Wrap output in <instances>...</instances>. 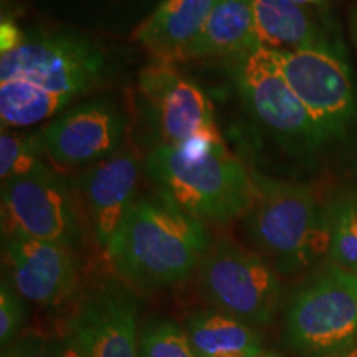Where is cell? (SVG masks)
Here are the masks:
<instances>
[{
    "mask_svg": "<svg viewBox=\"0 0 357 357\" xmlns=\"http://www.w3.org/2000/svg\"><path fill=\"white\" fill-rule=\"evenodd\" d=\"M211 247L204 222L155 192L134 200L106 252L128 283L151 291L184 281Z\"/></svg>",
    "mask_w": 357,
    "mask_h": 357,
    "instance_id": "6da1fadb",
    "label": "cell"
},
{
    "mask_svg": "<svg viewBox=\"0 0 357 357\" xmlns=\"http://www.w3.org/2000/svg\"><path fill=\"white\" fill-rule=\"evenodd\" d=\"M158 192L199 220L225 223L243 217L253 200V181L223 139L160 144L146 159Z\"/></svg>",
    "mask_w": 357,
    "mask_h": 357,
    "instance_id": "7a4b0ae2",
    "label": "cell"
},
{
    "mask_svg": "<svg viewBox=\"0 0 357 357\" xmlns=\"http://www.w3.org/2000/svg\"><path fill=\"white\" fill-rule=\"evenodd\" d=\"M253 200L243 215L255 247L281 273L312 265L331 247V213L311 187L252 172Z\"/></svg>",
    "mask_w": 357,
    "mask_h": 357,
    "instance_id": "3957f363",
    "label": "cell"
},
{
    "mask_svg": "<svg viewBox=\"0 0 357 357\" xmlns=\"http://www.w3.org/2000/svg\"><path fill=\"white\" fill-rule=\"evenodd\" d=\"M106 68L100 45L65 30H33L19 47L0 53V79H22L71 101L96 88Z\"/></svg>",
    "mask_w": 357,
    "mask_h": 357,
    "instance_id": "277c9868",
    "label": "cell"
},
{
    "mask_svg": "<svg viewBox=\"0 0 357 357\" xmlns=\"http://www.w3.org/2000/svg\"><path fill=\"white\" fill-rule=\"evenodd\" d=\"M284 341L303 357H333L357 341V275L328 265L293 294Z\"/></svg>",
    "mask_w": 357,
    "mask_h": 357,
    "instance_id": "5b68a950",
    "label": "cell"
},
{
    "mask_svg": "<svg viewBox=\"0 0 357 357\" xmlns=\"http://www.w3.org/2000/svg\"><path fill=\"white\" fill-rule=\"evenodd\" d=\"M200 289L218 311L252 326L268 324L280 305L281 283L258 253L222 238L199 266Z\"/></svg>",
    "mask_w": 357,
    "mask_h": 357,
    "instance_id": "8992f818",
    "label": "cell"
},
{
    "mask_svg": "<svg viewBox=\"0 0 357 357\" xmlns=\"http://www.w3.org/2000/svg\"><path fill=\"white\" fill-rule=\"evenodd\" d=\"M236 89L248 113L281 139L316 147L326 139L281 71L278 53L257 50L235 60Z\"/></svg>",
    "mask_w": 357,
    "mask_h": 357,
    "instance_id": "52a82bcc",
    "label": "cell"
},
{
    "mask_svg": "<svg viewBox=\"0 0 357 357\" xmlns=\"http://www.w3.org/2000/svg\"><path fill=\"white\" fill-rule=\"evenodd\" d=\"M3 236L30 238L73 247L82 227L68 187L50 167L2 182Z\"/></svg>",
    "mask_w": 357,
    "mask_h": 357,
    "instance_id": "ba28073f",
    "label": "cell"
},
{
    "mask_svg": "<svg viewBox=\"0 0 357 357\" xmlns=\"http://www.w3.org/2000/svg\"><path fill=\"white\" fill-rule=\"evenodd\" d=\"M278 61L289 88L324 139L344 131L356 114L354 91L344 61L329 48L278 53Z\"/></svg>",
    "mask_w": 357,
    "mask_h": 357,
    "instance_id": "9c48e42d",
    "label": "cell"
},
{
    "mask_svg": "<svg viewBox=\"0 0 357 357\" xmlns=\"http://www.w3.org/2000/svg\"><path fill=\"white\" fill-rule=\"evenodd\" d=\"M137 88L153 113L162 144L222 139L208 96L176 63L154 61L141 70Z\"/></svg>",
    "mask_w": 357,
    "mask_h": 357,
    "instance_id": "30bf717a",
    "label": "cell"
},
{
    "mask_svg": "<svg viewBox=\"0 0 357 357\" xmlns=\"http://www.w3.org/2000/svg\"><path fill=\"white\" fill-rule=\"evenodd\" d=\"M126 116L111 98L73 106L37 132L43 154L58 167H89L118 153Z\"/></svg>",
    "mask_w": 357,
    "mask_h": 357,
    "instance_id": "8fae6325",
    "label": "cell"
},
{
    "mask_svg": "<svg viewBox=\"0 0 357 357\" xmlns=\"http://www.w3.org/2000/svg\"><path fill=\"white\" fill-rule=\"evenodd\" d=\"M8 283L26 300L42 307L61 305L77 288L78 266L71 247L24 235L3 236Z\"/></svg>",
    "mask_w": 357,
    "mask_h": 357,
    "instance_id": "7c38bea8",
    "label": "cell"
},
{
    "mask_svg": "<svg viewBox=\"0 0 357 357\" xmlns=\"http://www.w3.org/2000/svg\"><path fill=\"white\" fill-rule=\"evenodd\" d=\"M73 323L91 357H139L137 300L119 284H102L89 294Z\"/></svg>",
    "mask_w": 357,
    "mask_h": 357,
    "instance_id": "4fadbf2b",
    "label": "cell"
},
{
    "mask_svg": "<svg viewBox=\"0 0 357 357\" xmlns=\"http://www.w3.org/2000/svg\"><path fill=\"white\" fill-rule=\"evenodd\" d=\"M141 166L131 151H119L89 166L78 178L98 243L108 247L134 202Z\"/></svg>",
    "mask_w": 357,
    "mask_h": 357,
    "instance_id": "5bb4252c",
    "label": "cell"
},
{
    "mask_svg": "<svg viewBox=\"0 0 357 357\" xmlns=\"http://www.w3.org/2000/svg\"><path fill=\"white\" fill-rule=\"evenodd\" d=\"M217 0H160L134 32V40L139 42L154 61L185 60V53L202 32L208 13Z\"/></svg>",
    "mask_w": 357,
    "mask_h": 357,
    "instance_id": "9a60e30c",
    "label": "cell"
},
{
    "mask_svg": "<svg viewBox=\"0 0 357 357\" xmlns=\"http://www.w3.org/2000/svg\"><path fill=\"white\" fill-rule=\"evenodd\" d=\"M253 32L257 47L263 50L287 53L328 48L305 6L293 0H253Z\"/></svg>",
    "mask_w": 357,
    "mask_h": 357,
    "instance_id": "2e32d148",
    "label": "cell"
},
{
    "mask_svg": "<svg viewBox=\"0 0 357 357\" xmlns=\"http://www.w3.org/2000/svg\"><path fill=\"white\" fill-rule=\"evenodd\" d=\"M257 48L253 0H217L185 60L212 56L236 60Z\"/></svg>",
    "mask_w": 357,
    "mask_h": 357,
    "instance_id": "e0dca14e",
    "label": "cell"
},
{
    "mask_svg": "<svg viewBox=\"0 0 357 357\" xmlns=\"http://www.w3.org/2000/svg\"><path fill=\"white\" fill-rule=\"evenodd\" d=\"M197 357H260L261 336L252 324L218 310H202L185 321Z\"/></svg>",
    "mask_w": 357,
    "mask_h": 357,
    "instance_id": "ac0fdd59",
    "label": "cell"
},
{
    "mask_svg": "<svg viewBox=\"0 0 357 357\" xmlns=\"http://www.w3.org/2000/svg\"><path fill=\"white\" fill-rule=\"evenodd\" d=\"M71 100L22 79H0L2 128H30L61 113Z\"/></svg>",
    "mask_w": 357,
    "mask_h": 357,
    "instance_id": "d6986e66",
    "label": "cell"
},
{
    "mask_svg": "<svg viewBox=\"0 0 357 357\" xmlns=\"http://www.w3.org/2000/svg\"><path fill=\"white\" fill-rule=\"evenodd\" d=\"M331 247L329 260L357 275V195H347L329 208Z\"/></svg>",
    "mask_w": 357,
    "mask_h": 357,
    "instance_id": "ffe728a7",
    "label": "cell"
},
{
    "mask_svg": "<svg viewBox=\"0 0 357 357\" xmlns=\"http://www.w3.org/2000/svg\"><path fill=\"white\" fill-rule=\"evenodd\" d=\"M42 147L38 136L24 134L3 128L0 136V178L2 182L30 176L47 167L42 160Z\"/></svg>",
    "mask_w": 357,
    "mask_h": 357,
    "instance_id": "44dd1931",
    "label": "cell"
},
{
    "mask_svg": "<svg viewBox=\"0 0 357 357\" xmlns=\"http://www.w3.org/2000/svg\"><path fill=\"white\" fill-rule=\"evenodd\" d=\"M139 357H197L190 337L172 319H155L139 334Z\"/></svg>",
    "mask_w": 357,
    "mask_h": 357,
    "instance_id": "7402d4cb",
    "label": "cell"
},
{
    "mask_svg": "<svg viewBox=\"0 0 357 357\" xmlns=\"http://www.w3.org/2000/svg\"><path fill=\"white\" fill-rule=\"evenodd\" d=\"M25 319V307L22 296L13 289L8 280H2L0 288V342L2 349L12 344Z\"/></svg>",
    "mask_w": 357,
    "mask_h": 357,
    "instance_id": "603a6c76",
    "label": "cell"
},
{
    "mask_svg": "<svg viewBox=\"0 0 357 357\" xmlns=\"http://www.w3.org/2000/svg\"><path fill=\"white\" fill-rule=\"evenodd\" d=\"M37 357H91L86 341L71 321V328L60 336L45 339Z\"/></svg>",
    "mask_w": 357,
    "mask_h": 357,
    "instance_id": "cb8c5ba5",
    "label": "cell"
},
{
    "mask_svg": "<svg viewBox=\"0 0 357 357\" xmlns=\"http://www.w3.org/2000/svg\"><path fill=\"white\" fill-rule=\"evenodd\" d=\"M25 38V32L20 29L17 22L3 17L0 24V53H7L17 48Z\"/></svg>",
    "mask_w": 357,
    "mask_h": 357,
    "instance_id": "d4e9b609",
    "label": "cell"
},
{
    "mask_svg": "<svg viewBox=\"0 0 357 357\" xmlns=\"http://www.w3.org/2000/svg\"><path fill=\"white\" fill-rule=\"evenodd\" d=\"M42 342V339L37 336L24 337L15 344L7 346V351H2V357H37Z\"/></svg>",
    "mask_w": 357,
    "mask_h": 357,
    "instance_id": "484cf974",
    "label": "cell"
},
{
    "mask_svg": "<svg viewBox=\"0 0 357 357\" xmlns=\"http://www.w3.org/2000/svg\"><path fill=\"white\" fill-rule=\"evenodd\" d=\"M333 357H357V341L354 342V344H351L349 347H346L344 351L337 352V354Z\"/></svg>",
    "mask_w": 357,
    "mask_h": 357,
    "instance_id": "4316f807",
    "label": "cell"
},
{
    "mask_svg": "<svg viewBox=\"0 0 357 357\" xmlns=\"http://www.w3.org/2000/svg\"><path fill=\"white\" fill-rule=\"evenodd\" d=\"M293 2H296V3H300V6H312V3H319V2H323V0H293Z\"/></svg>",
    "mask_w": 357,
    "mask_h": 357,
    "instance_id": "83f0119b",
    "label": "cell"
},
{
    "mask_svg": "<svg viewBox=\"0 0 357 357\" xmlns=\"http://www.w3.org/2000/svg\"><path fill=\"white\" fill-rule=\"evenodd\" d=\"M260 357H278V356H275V354H265V356H260Z\"/></svg>",
    "mask_w": 357,
    "mask_h": 357,
    "instance_id": "f1b7e54d",
    "label": "cell"
}]
</instances>
